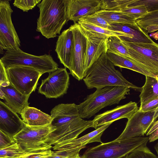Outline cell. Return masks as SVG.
<instances>
[{
  "label": "cell",
  "instance_id": "obj_1",
  "mask_svg": "<svg viewBox=\"0 0 158 158\" xmlns=\"http://www.w3.org/2000/svg\"><path fill=\"white\" fill-rule=\"evenodd\" d=\"M50 114L51 124L56 129L47 140L51 145L77 138L85 129V121L80 117L77 105L75 103L59 104Z\"/></svg>",
  "mask_w": 158,
  "mask_h": 158
},
{
  "label": "cell",
  "instance_id": "obj_2",
  "mask_svg": "<svg viewBox=\"0 0 158 158\" xmlns=\"http://www.w3.org/2000/svg\"><path fill=\"white\" fill-rule=\"evenodd\" d=\"M108 59L106 53H103L88 70L83 79L88 89H96L110 86L127 87L141 92L142 88L126 80Z\"/></svg>",
  "mask_w": 158,
  "mask_h": 158
},
{
  "label": "cell",
  "instance_id": "obj_3",
  "mask_svg": "<svg viewBox=\"0 0 158 158\" xmlns=\"http://www.w3.org/2000/svg\"><path fill=\"white\" fill-rule=\"evenodd\" d=\"M37 6L36 31L48 39L56 37L68 21L65 0H43Z\"/></svg>",
  "mask_w": 158,
  "mask_h": 158
},
{
  "label": "cell",
  "instance_id": "obj_4",
  "mask_svg": "<svg viewBox=\"0 0 158 158\" xmlns=\"http://www.w3.org/2000/svg\"><path fill=\"white\" fill-rule=\"evenodd\" d=\"M130 88L120 86H110L97 89L87 96L84 101L77 105L80 117L89 118L102 109L118 104L129 94Z\"/></svg>",
  "mask_w": 158,
  "mask_h": 158
},
{
  "label": "cell",
  "instance_id": "obj_5",
  "mask_svg": "<svg viewBox=\"0 0 158 158\" xmlns=\"http://www.w3.org/2000/svg\"><path fill=\"white\" fill-rule=\"evenodd\" d=\"M148 136L114 140L88 148L81 158H125L138 148L147 145Z\"/></svg>",
  "mask_w": 158,
  "mask_h": 158
},
{
  "label": "cell",
  "instance_id": "obj_6",
  "mask_svg": "<svg viewBox=\"0 0 158 158\" xmlns=\"http://www.w3.org/2000/svg\"><path fill=\"white\" fill-rule=\"evenodd\" d=\"M6 68L21 66L35 69L44 73H50L58 69V65L49 54L40 56L26 53L20 48L7 50L1 58Z\"/></svg>",
  "mask_w": 158,
  "mask_h": 158
},
{
  "label": "cell",
  "instance_id": "obj_7",
  "mask_svg": "<svg viewBox=\"0 0 158 158\" xmlns=\"http://www.w3.org/2000/svg\"><path fill=\"white\" fill-rule=\"evenodd\" d=\"M56 130L51 124L40 126L27 124L13 137L15 142L28 152L51 149L47 140L50 134Z\"/></svg>",
  "mask_w": 158,
  "mask_h": 158
},
{
  "label": "cell",
  "instance_id": "obj_8",
  "mask_svg": "<svg viewBox=\"0 0 158 158\" xmlns=\"http://www.w3.org/2000/svg\"><path fill=\"white\" fill-rule=\"evenodd\" d=\"M120 39L127 48L132 61L156 76L158 74V44L130 43Z\"/></svg>",
  "mask_w": 158,
  "mask_h": 158
},
{
  "label": "cell",
  "instance_id": "obj_9",
  "mask_svg": "<svg viewBox=\"0 0 158 158\" xmlns=\"http://www.w3.org/2000/svg\"><path fill=\"white\" fill-rule=\"evenodd\" d=\"M10 83L23 94L30 95L35 91L38 81L44 73L34 68L17 66L6 68Z\"/></svg>",
  "mask_w": 158,
  "mask_h": 158
},
{
  "label": "cell",
  "instance_id": "obj_10",
  "mask_svg": "<svg viewBox=\"0 0 158 158\" xmlns=\"http://www.w3.org/2000/svg\"><path fill=\"white\" fill-rule=\"evenodd\" d=\"M13 12L9 1L0 0V53L4 50L16 49L20 46V41L11 19Z\"/></svg>",
  "mask_w": 158,
  "mask_h": 158
},
{
  "label": "cell",
  "instance_id": "obj_11",
  "mask_svg": "<svg viewBox=\"0 0 158 158\" xmlns=\"http://www.w3.org/2000/svg\"><path fill=\"white\" fill-rule=\"evenodd\" d=\"M158 118V106L142 112L139 109L128 119L125 127L117 140L142 137L146 134Z\"/></svg>",
  "mask_w": 158,
  "mask_h": 158
},
{
  "label": "cell",
  "instance_id": "obj_12",
  "mask_svg": "<svg viewBox=\"0 0 158 158\" xmlns=\"http://www.w3.org/2000/svg\"><path fill=\"white\" fill-rule=\"evenodd\" d=\"M69 85V73L66 68H58L42 80L38 92L47 98H56L67 93Z\"/></svg>",
  "mask_w": 158,
  "mask_h": 158
},
{
  "label": "cell",
  "instance_id": "obj_13",
  "mask_svg": "<svg viewBox=\"0 0 158 158\" xmlns=\"http://www.w3.org/2000/svg\"><path fill=\"white\" fill-rule=\"evenodd\" d=\"M69 28L74 36V47L73 58L69 74L80 81L85 77L84 64L86 48V39L80 30L77 23Z\"/></svg>",
  "mask_w": 158,
  "mask_h": 158
},
{
  "label": "cell",
  "instance_id": "obj_14",
  "mask_svg": "<svg viewBox=\"0 0 158 158\" xmlns=\"http://www.w3.org/2000/svg\"><path fill=\"white\" fill-rule=\"evenodd\" d=\"M79 26L80 30L86 39L84 64L86 74L88 70L93 64L103 53H107L108 50L107 42L109 36L87 31L79 25Z\"/></svg>",
  "mask_w": 158,
  "mask_h": 158
},
{
  "label": "cell",
  "instance_id": "obj_15",
  "mask_svg": "<svg viewBox=\"0 0 158 158\" xmlns=\"http://www.w3.org/2000/svg\"><path fill=\"white\" fill-rule=\"evenodd\" d=\"M107 123L95 130L80 137L61 143L52 146L54 151H60L69 155L80 151L88 143L94 142L102 143L101 137L104 131L112 123Z\"/></svg>",
  "mask_w": 158,
  "mask_h": 158
},
{
  "label": "cell",
  "instance_id": "obj_16",
  "mask_svg": "<svg viewBox=\"0 0 158 158\" xmlns=\"http://www.w3.org/2000/svg\"><path fill=\"white\" fill-rule=\"evenodd\" d=\"M68 20L74 23L101 9L102 0H65Z\"/></svg>",
  "mask_w": 158,
  "mask_h": 158
},
{
  "label": "cell",
  "instance_id": "obj_17",
  "mask_svg": "<svg viewBox=\"0 0 158 158\" xmlns=\"http://www.w3.org/2000/svg\"><path fill=\"white\" fill-rule=\"evenodd\" d=\"M139 109L137 104L131 101L124 105L96 115L92 120V126L96 129L109 123L123 118L129 119Z\"/></svg>",
  "mask_w": 158,
  "mask_h": 158
},
{
  "label": "cell",
  "instance_id": "obj_18",
  "mask_svg": "<svg viewBox=\"0 0 158 158\" xmlns=\"http://www.w3.org/2000/svg\"><path fill=\"white\" fill-rule=\"evenodd\" d=\"M73 47V34L69 27L58 36L55 49L60 63L69 70L72 64Z\"/></svg>",
  "mask_w": 158,
  "mask_h": 158
},
{
  "label": "cell",
  "instance_id": "obj_19",
  "mask_svg": "<svg viewBox=\"0 0 158 158\" xmlns=\"http://www.w3.org/2000/svg\"><path fill=\"white\" fill-rule=\"evenodd\" d=\"M17 114L0 101V130L13 136L20 131L26 124Z\"/></svg>",
  "mask_w": 158,
  "mask_h": 158
},
{
  "label": "cell",
  "instance_id": "obj_20",
  "mask_svg": "<svg viewBox=\"0 0 158 158\" xmlns=\"http://www.w3.org/2000/svg\"><path fill=\"white\" fill-rule=\"evenodd\" d=\"M0 98L16 113L20 114L23 110L29 106L28 99L30 95H24L19 92L10 83L8 86H0Z\"/></svg>",
  "mask_w": 158,
  "mask_h": 158
},
{
  "label": "cell",
  "instance_id": "obj_21",
  "mask_svg": "<svg viewBox=\"0 0 158 158\" xmlns=\"http://www.w3.org/2000/svg\"><path fill=\"white\" fill-rule=\"evenodd\" d=\"M108 29L125 33L126 38L124 39H121L127 42L145 44H153L154 42L150 37L148 33L136 23L134 24H111Z\"/></svg>",
  "mask_w": 158,
  "mask_h": 158
},
{
  "label": "cell",
  "instance_id": "obj_22",
  "mask_svg": "<svg viewBox=\"0 0 158 158\" xmlns=\"http://www.w3.org/2000/svg\"><path fill=\"white\" fill-rule=\"evenodd\" d=\"M21 117L26 124L31 126H40L51 123L50 115L35 107L27 106L22 111Z\"/></svg>",
  "mask_w": 158,
  "mask_h": 158
},
{
  "label": "cell",
  "instance_id": "obj_23",
  "mask_svg": "<svg viewBox=\"0 0 158 158\" xmlns=\"http://www.w3.org/2000/svg\"><path fill=\"white\" fill-rule=\"evenodd\" d=\"M108 59L115 66L126 68L142 74L145 76L155 77L156 76L137 63L123 56L107 51L106 53Z\"/></svg>",
  "mask_w": 158,
  "mask_h": 158
},
{
  "label": "cell",
  "instance_id": "obj_24",
  "mask_svg": "<svg viewBox=\"0 0 158 158\" xmlns=\"http://www.w3.org/2000/svg\"><path fill=\"white\" fill-rule=\"evenodd\" d=\"M146 80L141 87L139 95L140 106L144 105L158 97V82L156 77L145 76Z\"/></svg>",
  "mask_w": 158,
  "mask_h": 158
},
{
  "label": "cell",
  "instance_id": "obj_25",
  "mask_svg": "<svg viewBox=\"0 0 158 158\" xmlns=\"http://www.w3.org/2000/svg\"><path fill=\"white\" fill-rule=\"evenodd\" d=\"M95 13L103 18L109 24L135 23L134 19L118 11L100 10Z\"/></svg>",
  "mask_w": 158,
  "mask_h": 158
},
{
  "label": "cell",
  "instance_id": "obj_26",
  "mask_svg": "<svg viewBox=\"0 0 158 158\" xmlns=\"http://www.w3.org/2000/svg\"><path fill=\"white\" fill-rule=\"evenodd\" d=\"M136 23L148 33L158 30V10L149 12L141 18L135 20Z\"/></svg>",
  "mask_w": 158,
  "mask_h": 158
},
{
  "label": "cell",
  "instance_id": "obj_27",
  "mask_svg": "<svg viewBox=\"0 0 158 158\" xmlns=\"http://www.w3.org/2000/svg\"><path fill=\"white\" fill-rule=\"evenodd\" d=\"M107 45L108 51L131 60V57L126 47L121 41L119 36L109 37Z\"/></svg>",
  "mask_w": 158,
  "mask_h": 158
},
{
  "label": "cell",
  "instance_id": "obj_28",
  "mask_svg": "<svg viewBox=\"0 0 158 158\" xmlns=\"http://www.w3.org/2000/svg\"><path fill=\"white\" fill-rule=\"evenodd\" d=\"M77 23L80 27L89 31L106 35L109 37L111 36H119L120 38L122 39H124L127 37L126 34L121 31L104 28L81 21H79Z\"/></svg>",
  "mask_w": 158,
  "mask_h": 158
},
{
  "label": "cell",
  "instance_id": "obj_29",
  "mask_svg": "<svg viewBox=\"0 0 158 158\" xmlns=\"http://www.w3.org/2000/svg\"><path fill=\"white\" fill-rule=\"evenodd\" d=\"M28 152H29L16 143L9 147L0 149V158H16Z\"/></svg>",
  "mask_w": 158,
  "mask_h": 158
},
{
  "label": "cell",
  "instance_id": "obj_30",
  "mask_svg": "<svg viewBox=\"0 0 158 158\" xmlns=\"http://www.w3.org/2000/svg\"><path fill=\"white\" fill-rule=\"evenodd\" d=\"M118 11L132 18L135 20L141 18L148 12L144 5L126 6Z\"/></svg>",
  "mask_w": 158,
  "mask_h": 158
},
{
  "label": "cell",
  "instance_id": "obj_31",
  "mask_svg": "<svg viewBox=\"0 0 158 158\" xmlns=\"http://www.w3.org/2000/svg\"><path fill=\"white\" fill-rule=\"evenodd\" d=\"M125 158H158L147 145L140 146L128 154Z\"/></svg>",
  "mask_w": 158,
  "mask_h": 158
},
{
  "label": "cell",
  "instance_id": "obj_32",
  "mask_svg": "<svg viewBox=\"0 0 158 158\" xmlns=\"http://www.w3.org/2000/svg\"><path fill=\"white\" fill-rule=\"evenodd\" d=\"M79 21L88 23L105 29H108L110 26V24L103 18L95 13L84 17Z\"/></svg>",
  "mask_w": 158,
  "mask_h": 158
},
{
  "label": "cell",
  "instance_id": "obj_33",
  "mask_svg": "<svg viewBox=\"0 0 158 158\" xmlns=\"http://www.w3.org/2000/svg\"><path fill=\"white\" fill-rule=\"evenodd\" d=\"M144 5L148 12L158 10V0H132L127 6H133Z\"/></svg>",
  "mask_w": 158,
  "mask_h": 158
},
{
  "label": "cell",
  "instance_id": "obj_34",
  "mask_svg": "<svg viewBox=\"0 0 158 158\" xmlns=\"http://www.w3.org/2000/svg\"><path fill=\"white\" fill-rule=\"evenodd\" d=\"M41 1V0H15L13 5L23 12H27L32 9Z\"/></svg>",
  "mask_w": 158,
  "mask_h": 158
},
{
  "label": "cell",
  "instance_id": "obj_35",
  "mask_svg": "<svg viewBox=\"0 0 158 158\" xmlns=\"http://www.w3.org/2000/svg\"><path fill=\"white\" fill-rule=\"evenodd\" d=\"M52 152L51 149H46L29 152L16 158H49L52 156Z\"/></svg>",
  "mask_w": 158,
  "mask_h": 158
},
{
  "label": "cell",
  "instance_id": "obj_36",
  "mask_svg": "<svg viewBox=\"0 0 158 158\" xmlns=\"http://www.w3.org/2000/svg\"><path fill=\"white\" fill-rule=\"evenodd\" d=\"M16 143L12 135L0 130V149L9 147Z\"/></svg>",
  "mask_w": 158,
  "mask_h": 158
},
{
  "label": "cell",
  "instance_id": "obj_37",
  "mask_svg": "<svg viewBox=\"0 0 158 158\" xmlns=\"http://www.w3.org/2000/svg\"><path fill=\"white\" fill-rule=\"evenodd\" d=\"M10 84L7 77L6 68L0 60V86L5 87Z\"/></svg>",
  "mask_w": 158,
  "mask_h": 158
},
{
  "label": "cell",
  "instance_id": "obj_38",
  "mask_svg": "<svg viewBox=\"0 0 158 158\" xmlns=\"http://www.w3.org/2000/svg\"><path fill=\"white\" fill-rule=\"evenodd\" d=\"M158 106V97L152 100L146 104L140 106L139 110L142 112H146Z\"/></svg>",
  "mask_w": 158,
  "mask_h": 158
},
{
  "label": "cell",
  "instance_id": "obj_39",
  "mask_svg": "<svg viewBox=\"0 0 158 158\" xmlns=\"http://www.w3.org/2000/svg\"><path fill=\"white\" fill-rule=\"evenodd\" d=\"M69 155L60 151H53L52 156L50 158H66Z\"/></svg>",
  "mask_w": 158,
  "mask_h": 158
},
{
  "label": "cell",
  "instance_id": "obj_40",
  "mask_svg": "<svg viewBox=\"0 0 158 158\" xmlns=\"http://www.w3.org/2000/svg\"><path fill=\"white\" fill-rule=\"evenodd\" d=\"M149 141L152 142L158 139V128L148 136Z\"/></svg>",
  "mask_w": 158,
  "mask_h": 158
},
{
  "label": "cell",
  "instance_id": "obj_41",
  "mask_svg": "<svg viewBox=\"0 0 158 158\" xmlns=\"http://www.w3.org/2000/svg\"><path fill=\"white\" fill-rule=\"evenodd\" d=\"M80 151H77L70 154L66 158H81L79 154Z\"/></svg>",
  "mask_w": 158,
  "mask_h": 158
},
{
  "label": "cell",
  "instance_id": "obj_42",
  "mask_svg": "<svg viewBox=\"0 0 158 158\" xmlns=\"http://www.w3.org/2000/svg\"><path fill=\"white\" fill-rule=\"evenodd\" d=\"M152 36L156 40H158V31L156 33H154L152 35Z\"/></svg>",
  "mask_w": 158,
  "mask_h": 158
},
{
  "label": "cell",
  "instance_id": "obj_43",
  "mask_svg": "<svg viewBox=\"0 0 158 158\" xmlns=\"http://www.w3.org/2000/svg\"><path fill=\"white\" fill-rule=\"evenodd\" d=\"M155 149L156 152L158 157V142L155 145Z\"/></svg>",
  "mask_w": 158,
  "mask_h": 158
},
{
  "label": "cell",
  "instance_id": "obj_44",
  "mask_svg": "<svg viewBox=\"0 0 158 158\" xmlns=\"http://www.w3.org/2000/svg\"><path fill=\"white\" fill-rule=\"evenodd\" d=\"M156 78L158 81V74H157V75H156Z\"/></svg>",
  "mask_w": 158,
  "mask_h": 158
},
{
  "label": "cell",
  "instance_id": "obj_45",
  "mask_svg": "<svg viewBox=\"0 0 158 158\" xmlns=\"http://www.w3.org/2000/svg\"></svg>",
  "mask_w": 158,
  "mask_h": 158
}]
</instances>
